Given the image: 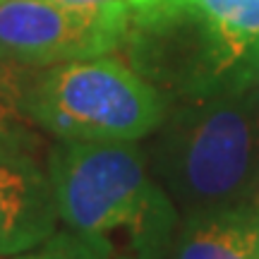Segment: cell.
I'll return each instance as SVG.
<instances>
[{
    "instance_id": "30bf717a",
    "label": "cell",
    "mask_w": 259,
    "mask_h": 259,
    "mask_svg": "<svg viewBox=\"0 0 259 259\" xmlns=\"http://www.w3.org/2000/svg\"><path fill=\"white\" fill-rule=\"evenodd\" d=\"M3 259H89V257L67 231L60 233L56 231L44 245H38L36 250H29L24 254L3 257Z\"/></svg>"
},
{
    "instance_id": "4fadbf2b",
    "label": "cell",
    "mask_w": 259,
    "mask_h": 259,
    "mask_svg": "<svg viewBox=\"0 0 259 259\" xmlns=\"http://www.w3.org/2000/svg\"><path fill=\"white\" fill-rule=\"evenodd\" d=\"M132 8H139V5H144V3H149V0H127Z\"/></svg>"
},
{
    "instance_id": "7a4b0ae2",
    "label": "cell",
    "mask_w": 259,
    "mask_h": 259,
    "mask_svg": "<svg viewBox=\"0 0 259 259\" xmlns=\"http://www.w3.org/2000/svg\"><path fill=\"white\" fill-rule=\"evenodd\" d=\"M147 161L180 216L257 202L259 96L235 77L170 101Z\"/></svg>"
},
{
    "instance_id": "5b68a950",
    "label": "cell",
    "mask_w": 259,
    "mask_h": 259,
    "mask_svg": "<svg viewBox=\"0 0 259 259\" xmlns=\"http://www.w3.org/2000/svg\"><path fill=\"white\" fill-rule=\"evenodd\" d=\"M132 5L103 10L65 8L51 0L0 3V58L27 67L111 56L125 44Z\"/></svg>"
},
{
    "instance_id": "5bb4252c",
    "label": "cell",
    "mask_w": 259,
    "mask_h": 259,
    "mask_svg": "<svg viewBox=\"0 0 259 259\" xmlns=\"http://www.w3.org/2000/svg\"><path fill=\"white\" fill-rule=\"evenodd\" d=\"M257 204H259V197H257Z\"/></svg>"
},
{
    "instance_id": "9a60e30c",
    "label": "cell",
    "mask_w": 259,
    "mask_h": 259,
    "mask_svg": "<svg viewBox=\"0 0 259 259\" xmlns=\"http://www.w3.org/2000/svg\"><path fill=\"white\" fill-rule=\"evenodd\" d=\"M0 3H5V0H0Z\"/></svg>"
},
{
    "instance_id": "52a82bcc",
    "label": "cell",
    "mask_w": 259,
    "mask_h": 259,
    "mask_svg": "<svg viewBox=\"0 0 259 259\" xmlns=\"http://www.w3.org/2000/svg\"><path fill=\"white\" fill-rule=\"evenodd\" d=\"M170 259H259V204L180 216Z\"/></svg>"
},
{
    "instance_id": "277c9868",
    "label": "cell",
    "mask_w": 259,
    "mask_h": 259,
    "mask_svg": "<svg viewBox=\"0 0 259 259\" xmlns=\"http://www.w3.org/2000/svg\"><path fill=\"white\" fill-rule=\"evenodd\" d=\"M125 63L170 101L211 92L245 56L187 0H149L132 8Z\"/></svg>"
},
{
    "instance_id": "8fae6325",
    "label": "cell",
    "mask_w": 259,
    "mask_h": 259,
    "mask_svg": "<svg viewBox=\"0 0 259 259\" xmlns=\"http://www.w3.org/2000/svg\"><path fill=\"white\" fill-rule=\"evenodd\" d=\"M231 77H235L238 82H242L247 89H252L259 96V41L240 58V63L233 70Z\"/></svg>"
},
{
    "instance_id": "7c38bea8",
    "label": "cell",
    "mask_w": 259,
    "mask_h": 259,
    "mask_svg": "<svg viewBox=\"0 0 259 259\" xmlns=\"http://www.w3.org/2000/svg\"><path fill=\"white\" fill-rule=\"evenodd\" d=\"M65 8H79V10H103V8H118V5H130L127 0H51Z\"/></svg>"
},
{
    "instance_id": "9c48e42d",
    "label": "cell",
    "mask_w": 259,
    "mask_h": 259,
    "mask_svg": "<svg viewBox=\"0 0 259 259\" xmlns=\"http://www.w3.org/2000/svg\"><path fill=\"white\" fill-rule=\"evenodd\" d=\"M34 70L19 67L0 58V137L22 132L24 122H29L24 113V96Z\"/></svg>"
},
{
    "instance_id": "ba28073f",
    "label": "cell",
    "mask_w": 259,
    "mask_h": 259,
    "mask_svg": "<svg viewBox=\"0 0 259 259\" xmlns=\"http://www.w3.org/2000/svg\"><path fill=\"white\" fill-rule=\"evenodd\" d=\"M202 10L233 46L247 53L259 41V0H187Z\"/></svg>"
},
{
    "instance_id": "3957f363",
    "label": "cell",
    "mask_w": 259,
    "mask_h": 259,
    "mask_svg": "<svg viewBox=\"0 0 259 259\" xmlns=\"http://www.w3.org/2000/svg\"><path fill=\"white\" fill-rule=\"evenodd\" d=\"M168 106L154 84L113 56L34 70L24 96L29 122L67 142H139L154 135Z\"/></svg>"
},
{
    "instance_id": "8992f818",
    "label": "cell",
    "mask_w": 259,
    "mask_h": 259,
    "mask_svg": "<svg viewBox=\"0 0 259 259\" xmlns=\"http://www.w3.org/2000/svg\"><path fill=\"white\" fill-rule=\"evenodd\" d=\"M24 137V130L0 137V257L36 250L60 221L48 168Z\"/></svg>"
},
{
    "instance_id": "6da1fadb",
    "label": "cell",
    "mask_w": 259,
    "mask_h": 259,
    "mask_svg": "<svg viewBox=\"0 0 259 259\" xmlns=\"http://www.w3.org/2000/svg\"><path fill=\"white\" fill-rule=\"evenodd\" d=\"M58 219L89 259H163L180 211L137 142L58 139L46 158Z\"/></svg>"
}]
</instances>
